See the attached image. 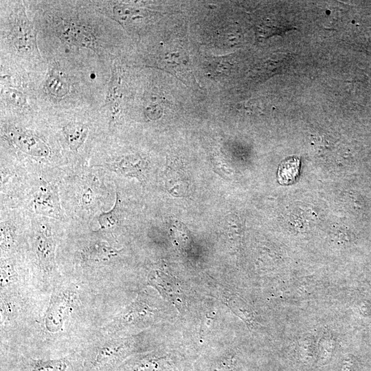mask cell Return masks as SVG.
I'll use <instances>...</instances> for the list:
<instances>
[{
    "label": "cell",
    "mask_w": 371,
    "mask_h": 371,
    "mask_svg": "<svg viewBox=\"0 0 371 371\" xmlns=\"http://www.w3.org/2000/svg\"><path fill=\"white\" fill-rule=\"evenodd\" d=\"M11 37L15 47L20 52L30 53L36 47L35 32L23 7H19L13 15Z\"/></svg>",
    "instance_id": "obj_1"
},
{
    "label": "cell",
    "mask_w": 371,
    "mask_h": 371,
    "mask_svg": "<svg viewBox=\"0 0 371 371\" xmlns=\"http://www.w3.org/2000/svg\"><path fill=\"white\" fill-rule=\"evenodd\" d=\"M35 212L41 215L62 220V212L57 188L47 182L42 181L32 199Z\"/></svg>",
    "instance_id": "obj_2"
},
{
    "label": "cell",
    "mask_w": 371,
    "mask_h": 371,
    "mask_svg": "<svg viewBox=\"0 0 371 371\" xmlns=\"http://www.w3.org/2000/svg\"><path fill=\"white\" fill-rule=\"evenodd\" d=\"M36 253L41 267L46 272L51 271L55 265V243L51 227L41 223L35 232Z\"/></svg>",
    "instance_id": "obj_3"
},
{
    "label": "cell",
    "mask_w": 371,
    "mask_h": 371,
    "mask_svg": "<svg viewBox=\"0 0 371 371\" xmlns=\"http://www.w3.org/2000/svg\"><path fill=\"white\" fill-rule=\"evenodd\" d=\"M9 139L21 150L34 157H46L49 150L47 145L37 136L21 129L8 132Z\"/></svg>",
    "instance_id": "obj_4"
},
{
    "label": "cell",
    "mask_w": 371,
    "mask_h": 371,
    "mask_svg": "<svg viewBox=\"0 0 371 371\" xmlns=\"http://www.w3.org/2000/svg\"><path fill=\"white\" fill-rule=\"evenodd\" d=\"M105 167L113 172L125 176L134 177L142 181L146 177L147 164L141 156L129 155L106 163Z\"/></svg>",
    "instance_id": "obj_5"
},
{
    "label": "cell",
    "mask_w": 371,
    "mask_h": 371,
    "mask_svg": "<svg viewBox=\"0 0 371 371\" xmlns=\"http://www.w3.org/2000/svg\"><path fill=\"white\" fill-rule=\"evenodd\" d=\"M58 32L62 38L69 44L93 50L98 48V43L94 35L83 26L74 23L63 22Z\"/></svg>",
    "instance_id": "obj_6"
},
{
    "label": "cell",
    "mask_w": 371,
    "mask_h": 371,
    "mask_svg": "<svg viewBox=\"0 0 371 371\" xmlns=\"http://www.w3.org/2000/svg\"><path fill=\"white\" fill-rule=\"evenodd\" d=\"M119 251L105 242H95L85 247L81 252L85 261H106L117 255Z\"/></svg>",
    "instance_id": "obj_7"
},
{
    "label": "cell",
    "mask_w": 371,
    "mask_h": 371,
    "mask_svg": "<svg viewBox=\"0 0 371 371\" xmlns=\"http://www.w3.org/2000/svg\"><path fill=\"white\" fill-rule=\"evenodd\" d=\"M63 131L69 148L77 151L87 136L88 128L82 123L70 122L63 128Z\"/></svg>",
    "instance_id": "obj_8"
},
{
    "label": "cell",
    "mask_w": 371,
    "mask_h": 371,
    "mask_svg": "<svg viewBox=\"0 0 371 371\" xmlns=\"http://www.w3.org/2000/svg\"><path fill=\"white\" fill-rule=\"evenodd\" d=\"M114 17L122 25L130 24L150 15L146 10L124 5H117L113 8Z\"/></svg>",
    "instance_id": "obj_9"
},
{
    "label": "cell",
    "mask_w": 371,
    "mask_h": 371,
    "mask_svg": "<svg viewBox=\"0 0 371 371\" xmlns=\"http://www.w3.org/2000/svg\"><path fill=\"white\" fill-rule=\"evenodd\" d=\"M47 91L56 98H63L69 91V85L64 75L58 71L52 70L45 82Z\"/></svg>",
    "instance_id": "obj_10"
},
{
    "label": "cell",
    "mask_w": 371,
    "mask_h": 371,
    "mask_svg": "<svg viewBox=\"0 0 371 371\" xmlns=\"http://www.w3.org/2000/svg\"><path fill=\"white\" fill-rule=\"evenodd\" d=\"M116 65L112 69V78L107 94L106 102L110 104L113 113L117 111L122 98L121 76Z\"/></svg>",
    "instance_id": "obj_11"
},
{
    "label": "cell",
    "mask_w": 371,
    "mask_h": 371,
    "mask_svg": "<svg viewBox=\"0 0 371 371\" xmlns=\"http://www.w3.org/2000/svg\"><path fill=\"white\" fill-rule=\"evenodd\" d=\"M116 194V199L113 207L107 212H102L98 217L100 230L111 229L115 227L120 218V199Z\"/></svg>",
    "instance_id": "obj_12"
},
{
    "label": "cell",
    "mask_w": 371,
    "mask_h": 371,
    "mask_svg": "<svg viewBox=\"0 0 371 371\" xmlns=\"http://www.w3.org/2000/svg\"><path fill=\"white\" fill-rule=\"evenodd\" d=\"M299 161L297 158H289L279 167V181L289 183L294 180L297 175Z\"/></svg>",
    "instance_id": "obj_13"
},
{
    "label": "cell",
    "mask_w": 371,
    "mask_h": 371,
    "mask_svg": "<svg viewBox=\"0 0 371 371\" xmlns=\"http://www.w3.org/2000/svg\"><path fill=\"white\" fill-rule=\"evenodd\" d=\"M14 243V229L8 223L1 224V245L3 249H8Z\"/></svg>",
    "instance_id": "obj_14"
},
{
    "label": "cell",
    "mask_w": 371,
    "mask_h": 371,
    "mask_svg": "<svg viewBox=\"0 0 371 371\" xmlns=\"http://www.w3.org/2000/svg\"><path fill=\"white\" fill-rule=\"evenodd\" d=\"M5 99L14 106L23 107L25 105L23 95L14 89H7L3 91Z\"/></svg>",
    "instance_id": "obj_15"
},
{
    "label": "cell",
    "mask_w": 371,
    "mask_h": 371,
    "mask_svg": "<svg viewBox=\"0 0 371 371\" xmlns=\"http://www.w3.org/2000/svg\"><path fill=\"white\" fill-rule=\"evenodd\" d=\"M95 196L93 190L90 187L84 188L80 198L81 205L85 208L91 207L94 201Z\"/></svg>",
    "instance_id": "obj_16"
},
{
    "label": "cell",
    "mask_w": 371,
    "mask_h": 371,
    "mask_svg": "<svg viewBox=\"0 0 371 371\" xmlns=\"http://www.w3.org/2000/svg\"><path fill=\"white\" fill-rule=\"evenodd\" d=\"M212 371H232L230 362L221 361Z\"/></svg>",
    "instance_id": "obj_17"
}]
</instances>
